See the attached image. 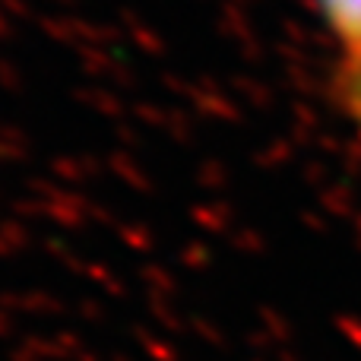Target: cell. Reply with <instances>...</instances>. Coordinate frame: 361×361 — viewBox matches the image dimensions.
Returning a JSON list of instances; mask_svg holds the SVG:
<instances>
[{"mask_svg":"<svg viewBox=\"0 0 361 361\" xmlns=\"http://www.w3.org/2000/svg\"><path fill=\"white\" fill-rule=\"evenodd\" d=\"M345 57H361V0H314Z\"/></svg>","mask_w":361,"mask_h":361,"instance_id":"6da1fadb","label":"cell"},{"mask_svg":"<svg viewBox=\"0 0 361 361\" xmlns=\"http://www.w3.org/2000/svg\"><path fill=\"white\" fill-rule=\"evenodd\" d=\"M339 102L361 130V57H345L339 63Z\"/></svg>","mask_w":361,"mask_h":361,"instance_id":"7a4b0ae2","label":"cell"}]
</instances>
